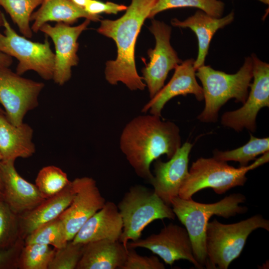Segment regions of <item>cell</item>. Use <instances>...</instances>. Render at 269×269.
I'll return each mask as SVG.
<instances>
[{
	"instance_id": "30",
	"label": "cell",
	"mask_w": 269,
	"mask_h": 269,
	"mask_svg": "<svg viewBox=\"0 0 269 269\" xmlns=\"http://www.w3.org/2000/svg\"><path fill=\"white\" fill-rule=\"evenodd\" d=\"M20 238L19 215L2 199L0 201V250L12 246Z\"/></svg>"
},
{
	"instance_id": "19",
	"label": "cell",
	"mask_w": 269,
	"mask_h": 269,
	"mask_svg": "<svg viewBox=\"0 0 269 269\" xmlns=\"http://www.w3.org/2000/svg\"><path fill=\"white\" fill-rule=\"evenodd\" d=\"M234 17L235 13L233 11L223 17H216L202 10H198L193 15L183 21L177 18L171 20V23L173 26L189 28L194 32L197 36L198 52L197 58L194 62L196 70L204 65L213 35L218 30L230 24L234 20Z\"/></svg>"
},
{
	"instance_id": "8",
	"label": "cell",
	"mask_w": 269,
	"mask_h": 269,
	"mask_svg": "<svg viewBox=\"0 0 269 269\" xmlns=\"http://www.w3.org/2000/svg\"><path fill=\"white\" fill-rule=\"evenodd\" d=\"M3 34L0 32V51L18 61L16 73L21 75L32 70L45 80L53 78L55 54L46 38L43 43L33 42L18 35L3 17Z\"/></svg>"
},
{
	"instance_id": "14",
	"label": "cell",
	"mask_w": 269,
	"mask_h": 269,
	"mask_svg": "<svg viewBox=\"0 0 269 269\" xmlns=\"http://www.w3.org/2000/svg\"><path fill=\"white\" fill-rule=\"evenodd\" d=\"M71 183L74 191L73 198L69 206L59 216L68 241L73 239L85 223L106 202L92 177L76 178Z\"/></svg>"
},
{
	"instance_id": "11",
	"label": "cell",
	"mask_w": 269,
	"mask_h": 269,
	"mask_svg": "<svg viewBox=\"0 0 269 269\" xmlns=\"http://www.w3.org/2000/svg\"><path fill=\"white\" fill-rule=\"evenodd\" d=\"M149 30L155 39V46L147 54L149 63L141 72L150 99L164 86L169 72L181 63L170 43L171 27L164 22L153 19Z\"/></svg>"
},
{
	"instance_id": "27",
	"label": "cell",
	"mask_w": 269,
	"mask_h": 269,
	"mask_svg": "<svg viewBox=\"0 0 269 269\" xmlns=\"http://www.w3.org/2000/svg\"><path fill=\"white\" fill-rule=\"evenodd\" d=\"M55 248L45 244H24L18 261V269H48Z\"/></svg>"
},
{
	"instance_id": "16",
	"label": "cell",
	"mask_w": 269,
	"mask_h": 269,
	"mask_svg": "<svg viewBox=\"0 0 269 269\" xmlns=\"http://www.w3.org/2000/svg\"><path fill=\"white\" fill-rule=\"evenodd\" d=\"M1 178L3 200L18 215L32 210L45 200L35 184L17 172L14 161H2Z\"/></svg>"
},
{
	"instance_id": "39",
	"label": "cell",
	"mask_w": 269,
	"mask_h": 269,
	"mask_svg": "<svg viewBox=\"0 0 269 269\" xmlns=\"http://www.w3.org/2000/svg\"><path fill=\"white\" fill-rule=\"evenodd\" d=\"M2 199H3L2 193L1 190L0 189V201H1Z\"/></svg>"
},
{
	"instance_id": "6",
	"label": "cell",
	"mask_w": 269,
	"mask_h": 269,
	"mask_svg": "<svg viewBox=\"0 0 269 269\" xmlns=\"http://www.w3.org/2000/svg\"><path fill=\"white\" fill-rule=\"evenodd\" d=\"M269 160V151L252 164L238 168L214 157L199 158L192 163L188 175L180 189L178 197L190 199L195 193L209 188L218 194H224L233 187L243 186L247 180V173Z\"/></svg>"
},
{
	"instance_id": "25",
	"label": "cell",
	"mask_w": 269,
	"mask_h": 269,
	"mask_svg": "<svg viewBox=\"0 0 269 269\" xmlns=\"http://www.w3.org/2000/svg\"><path fill=\"white\" fill-rule=\"evenodd\" d=\"M69 241L64 224L59 217L35 229L24 239V244L39 243L55 249L64 246Z\"/></svg>"
},
{
	"instance_id": "4",
	"label": "cell",
	"mask_w": 269,
	"mask_h": 269,
	"mask_svg": "<svg viewBox=\"0 0 269 269\" xmlns=\"http://www.w3.org/2000/svg\"><path fill=\"white\" fill-rule=\"evenodd\" d=\"M196 76L202 85L205 107L197 119L203 123H216L220 108L228 100L244 104L253 79V61L246 57L242 66L235 74H227L205 65L196 70Z\"/></svg>"
},
{
	"instance_id": "10",
	"label": "cell",
	"mask_w": 269,
	"mask_h": 269,
	"mask_svg": "<svg viewBox=\"0 0 269 269\" xmlns=\"http://www.w3.org/2000/svg\"><path fill=\"white\" fill-rule=\"evenodd\" d=\"M253 79L251 91L243 106L238 110L225 113L221 124L237 132L246 129L256 131V118L261 109L269 107V64L252 54Z\"/></svg>"
},
{
	"instance_id": "37",
	"label": "cell",
	"mask_w": 269,
	"mask_h": 269,
	"mask_svg": "<svg viewBox=\"0 0 269 269\" xmlns=\"http://www.w3.org/2000/svg\"><path fill=\"white\" fill-rule=\"evenodd\" d=\"M2 161V158L0 153V189L1 190V191L2 189V181H1V166Z\"/></svg>"
},
{
	"instance_id": "21",
	"label": "cell",
	"mask_w": 269,
	"mask_h": 269,
	"mask_svg": "<svg viewBox=\"0 0 269 269\" xmlns=\"http://www.w3.org/2000/svg\"><path fill=\"white\" fill-rule=\"evenodd\" d=\"M74 195L70 181L59 193L46 199L32 210L19 215L20 238L24 240L39 226L59 217L70 204Z\"/></svg>"
},
{
	"instance_id": "35",
	"label": "cell",
	"mask_w": 269,
	"mask_h": 269,
	"mask_svg": "<svg viewBox=\"0 0 269 269\" xmlns=\"http://www.w3.org/2000/svg\"><path fill=\"white\" fill-rule=\"evenodd\" d=\"M5 15L0 10V27L3 26V17ZM12 63V57L0 51V66L9 67Z\"/></svg>"
},
{
	"instance_id": "13",
	"label": "cell",
	"mask_w": 269,
	"mask_h": 269,
	"mask_svg": "<svg viewBox=\"0 0 269 269\" xmlns=\"http://www.w3.org/2000/svg\"><path fill=\"white\" fill-rule=\"evenodd\" d=\"M91 20H86L81 24L71 26L63 22H57L54 26L46 23L39 31L49 36L55 45V53L52 80L62 86L71 77V69L79 62L77 52L79 43L78 39L86 29Z\"/></svg>"
},
{
	"instance_id": "5",
	"label": "cell",
	"mask_w": 269,
	"mask_h": 269,
	"mask_svg": "<svg viewBox=\"0 0 269 269\" xmlns=\"http://www.w3.org/2000/svg\"><path fill=\"white\" fill-rule=\"evenodd\" d=\"M269 231V221L261 215L225 224L215 219L208 222L206 230V267L208 269H227L242 253L248 237L254 230Z\"/></svg>"
},
{
	"instance_id": "12",
	"label": "cell",
	"mask_w": 269,
	"mask_h": 269,
	"mask_svg": "<svg viewBox=\"0 0 269 269\" xmlns=\"http://www.w3.org/2000/svg\"><path fill=\"white\" fill-rule=\"evenodd\" d=\"M127 248L148 249L169 265H172L176 261L186 260L196 268L203 269L194 257L186 229L173 223L165 226L157 234L129 242Z\"/></svg>"
},
{
	"instance_id": "17",
	"label": "cell",
	"mask_w": 269,
	"mask_h": 269,
	"mask_svg": "<svg viewBox=\"0 0 269 269\" xmlns=\"http://www.w3.org/2000/svg\"><path fill=\"white\" fill-rule=\"evenodd\" d=\"M194 62L193 59H189L178 65L169 82L143 106L142 112L149 111L150 114L161 117L166 103L179 95L192 94L198 101L203 100V90L196 79Z\"/></svg>"
},
{
	"instance_id": "29",
	"label": "cell",
	"mask_w": 269,
	"mask_h": 269,
	"mask_svg": "<svg viewBox=\"0 0 269 269\" xmlns=\"http://www.w3.org/2000/svg\"><path fill=\"white\" fill-rule=\"evenodd\" d=\"M70 182L67 174L61 169L54 165H49L39 170L35 184L46 199L59 193Z\"/></svg>"
},
{
	"instance_id": "22",
	"label": "cell",
	"mask_w": 269,
	"mask_h": 269,
	"mask_svg": "<svg viewBox=\"0 0 269 269\" xmlns=\"http://www.w3.org/2000/svg\"><path fill=\"white\" fill-rule=\"evenodd\" d=\"M128 250L119 241L101 240L87 243L76 269H121Z\"/></svg>"
},
{
	"instance_id": "3",
	"label": "cell",
	"mask_w": 269,
	"mask_h": 269,
	"mask_svg": "<svg viewBox=\"0 0 269 269\" xmlns=\"http://www.w3.org/2000/svg\"><path fill=\"white\" fill-rule=\"evenodd\" d=\"M245 200V196L240 193L230 194L218 202L210 204L178 196L171 200L172 210L185 226L191 242L194 257L202 267L206 264L205 235L209 219L213 215L228 218L247 212V207L239 205Z\"/></svg>"
},
{
	"instance_id": "1",
	"label": "cell",
	"mask_w": 269,
	"mask_h": 269,
	"mask_svg": "<svg viewBox=\"0 0 269 269\" xmlns=\"http://www.w3.org/2000/svg\"><path fill=\"white\" fill-rule=\"evenodd\" d=\"M153 115L132 119L124 128L120 148L137 176L148 182L153 177L150 167L161 155L171 158L181 146L178 127Z\"/></svg>"
},
{
	"instance_id": "23",
	"label": "cell",
	"mask_w": 269,
	"mask_h": 269,
	"mask_svg": "<svg viewBox=\"0 0 269 269\" xmlns=\"http://www.w3.org/2000/svg\"><path fill=\"white\" fill-rule=\"evenodd\" d=\"M82 17L97 21L100 20L101 16L88 13L84 8L76 4L71 0H44L39 9L33 12L30 16V21H33L31 28L32 31L36 33L48 21L63 22L70 25Z\"/></svg>"
},
{
	"instance_id": "32",
	"label": "cell",
	"mask_w": 269,
	"mask_h": 269,
	"mask_svg": "<svg viewBox=\"0 0 269 269\" xmlns=\"http://www.w3.org/2000/svg\"><path fill=\"white\" fill-rule=\"evenodd\" d=\"M126 261L121 269H164L165 266L155 256H143L134 248H128Z\"/></svg>"
},
{
	"instance_id": "38",
	"label": "cell",
	"mask_w": 269,
	"mask_h": 269,
	"mask_svg": "<svg viewBox=\"0 0 269 269\" xmlns=\"http://www.w3.org/2000/svg\"><path fill=\"white\" fill-rule=\"evenodd\" d=\"M265 4H269V0H258Z\"/></svg>"
},
{
	"instance_id": "33",
	"label": "cell",
	"mask_w": 269,
	"mask_h": 269,
	"mask_svg": "<svg viewBox=\"0 0 269 269\" xmlns=\"http://www.w3.org/2000/svg\"><path fill=\"white\" fill-rule=\"evenodd\" d=\"M24 240L20 238L12 246L0 250V269H18V261Z\"/></svg>"
},
{
	"instance_id": "34",
	"label": "cell",
	"mask_w": 269,
	"mask_h": 269,
	"mask_svg": "<svg viewBox=\"0 0 269 269\" xmlns=\"http://www.w3.org/2000/svg\"><path fill=\"white\" fill-rule=\"evenodd\" d=\"M127 7L111 1L104 2L98 0H89L84 9L88 13L95 15L102 13L116 14L119 12L126 10Z\"/></svg>"
},
{
	"instance_id": "31",
	"label": "cell",
	"mask_w": 269,
	"mask_h": 269,
	"mask_svg": "<svg viewBox=\"0 0 269 269\" xmlns=\"http://www.w3.org/2000/svg\"><path fill=\"white\" fill-rule=\"evenodd\" d=\"M85 244L69 241L63 247L55 249L48 269H76Z\"/></svg>"
},
{
	"instance_id": "7",
	"label": "cell",
	"mask_w": 269,
	"mask_h": 269,
	"mask_svg": "<svg viewBox=\"0 0 269 269\" xmlns=\"http://www.w3.org/2000/svg\"><path fill=\"white\" fill-rule=\"evenodd\" d=\"M117 207L123 225L119 241L126 248L129 241L139 239L144 229L152 221L174 220L176 217L172 208L153 190L140 185L130 187Z\"/></svg>"
},
{
	"instance_id": "36",
	"label": "cell",
	"mask_w": 269,
	"mask_h": 269,
	"mask_svg": "<svg viewBox=\"0 0 269 269\" xmlns=\"http://www.w3.org/2000/svg\"><path fill=\"white\" fill-rule=\"evenodd\" d=\"M78 6L84 8L89 0H71Z\"/></svg>"
},
{
	"instance_id": "40",
	"label": "cell",
	"mask_w": 269,
	"mask_h": 269,
	"mask_svg": "<svg viewBox=\"0 0 269 269\" xmlns=\"http://www.w3.org/2000/svg\"><path fill=\"white\" fill-rule=\"evenodd\" d=\"M0 112L4 113V111H3V110L1 109V108L0 107Z\"/></svg>"
},
{
	"instance_id": "20",
	"label": "cell",
	"mask_w": 269,
	"mask_h": 269,
	"mask_svg": "<svg viewBox=\"0 0 269 269\" xmlns=\"http://www.w3.org/2000/svg\"><path fill=\"white\" fill-rule=\"evenodd\" d=\"M33 130L27 124L16 126L11 123L5 113L0 112V153L2 161H14L28 158L36 151L32 141Z\"/></svg>"
},
{
	"instance_id": "24",
	"label": "cell",
	"mask_w": 269,
	"mask_h": 269,
	"mask_svg": "<svg viewBox=\"0 0 269 269\" xmlns=\"http://www.w3.org/2000/svg\"><path fill=\"white\" fill-rule=\"evenodd\" d=\"M269 138H258L250 134L249 141L245 145L236 149L213 151V157L221 161H234L238 162L240 166H246L248 163L256 159L261 154L269 151Z\"/></svg>"
},
{
	"instance_id": "26",
	"label": "cell",
	"mask_w": 269,
	"mask_h": 269,
	"mask_svg": "<svg viewBox=\"0 0 269 269\" xmlns=\"http://www.w3.org/2000/svg\"><path fill=\"white\" fill-rule=\"evenodd\" d=\"M44 0H0L1 6L18 26L26 38H31L32 31L30 26V16L33 10Z\"/></svg>"
},
{
	"instance_id": "2",
	"label": "cell",
	"mask_w": 269,
	"mask_h": 269,
	"mask_svg": "<svg viewBox=\"0 0 269 269\" xmlns=\"http://www.w3.org/2000/svg\"><path fill=\"white\" fill-rule=\"evenodd\" d=\"M156 1L132 0L120 18L101 20L97 31L113 39L117 47L116 59L106 64L105 78L110 84L121 82L131 90L144 89L146 85L136 69L135 45L141 27Z\"/></svg>"
},
{
	"instance_id": "9",
	"label": "cell",
	"mask_w": 269,
	"mask_h": 269,
	"mask_svg": "<svg viewBox=\"0 0 269 269\" xmlns=\"http://www.w3.org/2000/svg\"><path fill=\"white\" fill-rule=\"evenodd\" d=\"M44 87L42 82L22 77L9 67L0 66V104L14 125L22 124L26 114L38 107Z\"/></svg>"
},
{
	"instance_id": "18",
	"label": "cell",
	"mask_w": 269,
	"mask_h": 269,
	"mask_svg": "<svg viewBox=\"0 0 269 269\" xmlns=\"http://www.w3.org/2000/svg\"><path fill=\"white\" fill-rule=\"evenodd\" d=\"M123 227L117 205L113 202L106 201L103 207L85 223L72 241L83 244L101 240L119 241Z\"/></svg>"
},
{
	"instance_id": "28",
	"label": "cell",
	"mask_w": 269,
	"mask_h": 269,
	"mask_svg": "<svg viewBox=\"0 0 269 269\" xmlns=\"http://www.w3.org/2000/svg\"><path fill=\"white\" fill-rule=\"evenodd\" d=\"M196 7L216 17L223 15L224 3L220 0H157L148 18H153L158 13L173 8Z\"/></svg>"
},
{
	"instance_id": "15",
	"label": "cell",
	"mask_w": 269,
	"mask_h": 269,
	"mask_svg": "<svg viewBox=\"0 0 269 269\" xmlns=\"http://www.w3.org/2000/svg\"><path fill=\"white\" fill-rule=\"evenodd\" d=\"M193 145L185 142L167 162L155 160L154 175L149 182L153 191L164 203L171 205L173 198L178 196L180 188L188 174L189 155Z\"/></svg>"
}]
</instances>
